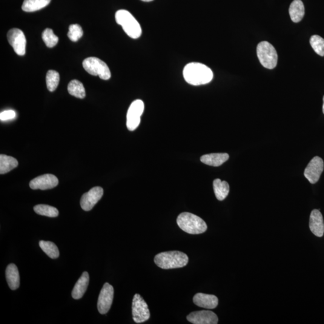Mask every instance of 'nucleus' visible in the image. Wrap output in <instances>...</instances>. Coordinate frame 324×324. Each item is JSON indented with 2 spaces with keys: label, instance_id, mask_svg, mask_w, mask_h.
I'll return each instance as SVG.
<instances>
[{
  "label": "nucleus",
  "instance_id": "nucleus-6",
  "mask_svg": "<svg viewBox=\"0 0 324 324\" xmlns=\"http://www.w3.org/2000/svg\"><path fill=\"white\" fill-rule=\"evenodd\" d=\"M83 67L88 73L93 76H99L100 79L108 80L111 73L108 65L96 57H89L84 60Z\"/></svg>",
  "mask_w": 324,
  "mask_h": 324
},
{
  "label": "nucleus",
  "instance_id": "nucleus-32",
  "mask_svg": "<svg viewBox=\"0 0 324 324\" xmlns=\"http://www.w3.org/2000/svg\"><path fill=\"white\" fill-rule=\"evenodd\" d=\"M323 111L324 114V96L323 97Z\"/></svg>",
  "mask_w": 324,
  "mask_h": 324
},
{
  "label": "nucleus",
  "instance_id": "nucleus-15",
  "mask_svg": "<svg viewBox=\"0 0 324 324\" xmlns=\"http://www.w3.org/2000/svg\"><path fill=\"white\" fill-rule=\"evenodd\" d=\"M310 229L315 236L322 237L324 234V223L323 216L319 210H314L311 212L309 221Z\"/></svg>",
  "mask_w": 324,
  "mask_h": 324
},
{
  "label": "nucleus",
  "instance_id": "nucleus-20",
  "mask_svg": "<svg viewBox=\"0 0 324 324\" xmlns=\"http://www.w3.org/2000/svg\"><path fill=\"white\" fill-rule=\"evenodd\" d=\"M289 15L292 22H299L305 16V6L301 0H294L292 2L289 8Z\"/></svg>",
  "mask_w": 324,
  "mask_h": 324
},
{
  "label": "nucleus",
  "instance_id": "nucleus-22",
  "mask_svg": "<svg viewBox=\"0 0 324 324\" xmlns=\"http://www.w3.org/2000/svg\"><path fill=\"white\" fill-rule=\"evenodd\" d=\"M18 165V162L13 157L1 154L0 156V174H4L13 170Z\"/></svg>",
  "mask_w": 324,
  "mask_h": 324
},
{
  "label": "nucleus",
  "instance_id": "nucleus-17",
  "mask_svg": "<svg viewBox=\"0 0 324 324\" xmlns=\"http://www.w3.org/2000/svg\"><path fill=\"white\" fill-rule=\"evenodd\" d=\"M90 277L87 272H84L80 277L76 285H74L72 292H71V296L73 299L75 300L81 299L83 295L85 293L88 288Z\"/></svg>",
  "mask_w": 324,
  "mask_h": 324
},
{
  "label": "nucleus",
  "instance_id": "nucleus-18",
  "mask_svg": "<svg viewBox=\"0 0 324 324\" xmlns=\"http://www.w3.org/2000/svg\"><path fill=\"white\" fill-rule=\"evenodd\" d=\"M5 277L8 286L11 290H16L19 287L20 277L18 268L14 263H10L5 270Z\"/></svg>",
  "mask_w": 324,
  "mask_h": 324
},
{
  "label": "nucleus",
  "instance_id": "nucleus-21",
  "mask_svg": "<svg viewBox=\"0 0 324 324\" xmlns=\"http://www.w3.org/2000/svg\"><path fill=\"white\" fill-rule=\"evenodd\" d=\"M213 189L216 198L219 200H224L228 195L229 186L225 181L216 179L213 182Z\"/></svg>",
  "mask_w": 324,
  "mask_h": 324
},
{
  "label": "nucleus",
  "instance_id": "nucleus-1",
  "mask_svg": "<svg viewBox=\"0 0 324 324\" xmlns=\"http://www.w3.org/2000/svg\"><path fill=\"white\" fill-rule=\"evenodd\" d=\"M183 76L188 84L200 85L210 82L213 78V73L210 68L202 63H191L185 67Z\"/></svg>",
  "mask_w": 324,
  "mask_h": 324
},
{
  "label": "nucleus",
  "instance_id": "nucleus-12",
  "mask_svg": "<svg viewBox=\"0 0 324 324\" xmlns=\"http://www.w3.org/2000/svg\"><path fill=\"white\" fill-rule=\"evenodd\" d=\"M103 195V189L101 187H94L87 193L83 194L81 203V208L86 211L92 210L94 205L98 202Z\"/></svg>",
  "mask_w": 324,
  "mask_h": 324
},
{
  "label": "nucleus",
  "instance_id": "nucleus-4",
  "mask_svg": "<svg viewBox=\"0 0 324 324\" xmlns=\"http://www.w3.org/2000/svg\"><path fill=\"white\" fill-rule=\"evenodd\" d=\"M117 24L122 25L125 33L132 39H137L141 36L140 25L134 16L128 10H120L116 13Z\"/></svg>",
  "mask_w": 324,
  "mask_h": 324
},
{
  "label": "nucleus",
  "instance_id": "nucleus-7",
  "mask_svg": "<svg viewBox=\"0 0 324 324\" xmlns=\"http://www.w3.org/2000/svg\"><path fill=\"white\" fill-rule=\"evenodd\" d=\"M144 111V103L141 100H136L131 103L127 114V128L133 131L138 127L141 117Z\"/></svg>",
  "mask_w": 324,
  "mask_h": 324
},
{
  "label": "nucleus",
  "instance_id": "nucleus-30",
  "mask_svg": "<svg viewBox=\"0 0 324 324\" xmlns=\"http://www.w3.org/2000/svg\"><path fill=\"white\" fill-rule=\"evenodd\" d=\"M83 30L81 26L77 24L70 25L67 36L71 41L76 42L83 36Z\"/></svg>",
  "mask_w": 324,
  "mask_h": 324
},
{
  "label": "nucleus",
  "instance_id": "nucleus-26",
  "mask_svg": "<svg viewBox=\"0 0 324 324\" xmlns=\"http://www.w3.org/2000/svg\"><path fill=\"white\" fill-rule=\"evenodd\" d=\"M34 211L37 214L50 217H56L59 216V210L54 206L48 205L39 204L34 207Z\"/></svg>",
  "mask_w": 324,
  "mask_h": 324
},
{
  "label": "nucleus",
  "instance_id": "nucleus-14",
  "mask_svg": "<svg viewBox=\"0 0 324 324\" xmlns=\"http://www.w3.org/2000/svg\"><path fill=\"white\" fill-rule=\"evenodd\" d=\"M187 320L194 324H217L219 321L217 315L209 311L192 312L187 317Z\"/></svg>",
  "mask_w": 324,
  "mask_h": 324
},
{
  "label": "nucleus",
  "instance_id": "nucleus-5",
  "mask_svg": "<svg viewBox=\"0 0 324 324\" xmlns=\"http://www.w3.org/2000/svg\"><path fill=\"white\" fill-rule=\"evenodd\" d=\"M257 52L258 59L263 67L268 69L276 67L278 56L273 45L266 41L260 42L257 46Z\"/></svg>",
  "mask_w": 324,
  "mask_h": 324
},
{
  "label": "nucleus",
  "instance_id": "nucleus-13",
  "mask_svg": "<svg viewBox=\"0 0 324 324\" xmlns=\"http://www.w3.org/2000/svg\"><path fill=\"white\" fill-rule=\"evenodd\" d=\"M58 185L59 180L53 174H45L31 180L30 187L33 190L41 189L45 191L56 188Z\"/></svg>",
  "mask_w": 324,
  "mask_h": 324
},
{
  "label": "nucleus",
  "instance_id": "nucleus-10",
  "mask_svg": "<svg viewBox=\"0 0 324 324\" xmlns=\"http://www.w3.org/2000/svg\"><path fill=\"white\" fill-rule=\"evenodd\" d=\"M7 39L14 51L19 56H24L26 51V41L24 33L18 28H13L7 33Z\"/></svg>",
  "mask_w": 324,
  "mask_h": 324
},
{
  "label": "nucleus",
  "instance_id": "nucleus-2",
  "mask_svg": "<svg viewBox=\"0 0 324 324\" xmlns=\"http://www.w3.org/2000/svg\"><path fill=\"white\" fill-rule=\"evenodd\" d=\"M154 262L162 269H168L184 267L188 264V255L180 251L162 252L156 255Z\"/></svg>",
  "mask_w": 324,
  "mask_h": 324
},
{
  "label": "nucleus",
  "instance_id": "nucleus-27",
  "mask_svg": "<svg viewBox=\"0 0 324 324\" xmlns=\"http://www.w3.org/2000/svg\"><path fill=\"white\" fill-rule=\"evenodd\" d=\"M46 81H47L48 90L53 92V91L56 90L59 84V73L56 70H49L47 74V77H46Z\"/></svg>",
  "mask_w": 324,
  "mask_h": 324
},
{
  "label": "nucleus",
  "instance_id": "nucleus-9",
  "mask_svg": "<svg viewBox=\"0 0 324 324\" xmlns=\"http://www.w3.org/2000/svg\"><path fill=\"white\" fill-rule=\"evenodd\" d=\"M114 290L113 286L106 283L100 292L97 309L100 314L104 315L110 311L114 300Z\"/></svg>",
  "mask_w": 324,
  "mask_h": 324
},
{
  "label": "nucleus",
  "instance_id": "nucleus-16",
  "mask_svg": "<svg viewBox=\"0 0 324 324\" xmlns=\"http://www.w3.org/2000/svg\"><path fill=\"white\" fill-rule=\"evenodd\" d=\"M194 305L200 308L213 309L216 308L219 303V300L214 295L197 293L194 297Z\"/></svg>",
  "mask_w": 324,
  "mask_h": 324
},
{
  "label": "nucleus",
  "instance_id": "nucleus-24",
  "mask_svg": "<svg viewBox=\"0 0 324 324\" xmlns=\"http://www.w3.org/2000/svg\"><path fill=\"white\" fill-rule=\"evenodd\" d=\"M68 92L70 95L79 99H84L85 97V90L84 85L77 80L74 79L68 85Z\"/></svg>",
  "mask_w": 324,
  "mask_h": 324
},
{
  "label": "nucleus",
  "instance_id": "nucleus-11",
  "mask_svg": "<svg viewBox=\"0 0 324 324\" xmlns=\"http://www.w3.org/2000/svg\"><path fill=\"white\" fill-rule=\"evenodd\" d=\"M324 161L321 157H314L309 162L304 172V175L309 182L315 184L318 182L324 171Z\"/></svg>",
  "mask_w": 324,
  "mask_h": 324
},
{
  "label": "nucleus",
  "instance_id": "nucleus-29",
  "mask_svg": "<svg viewBox=\"0 0 324 324\" xmlns=\"http://www.w3.org/2000/svg\"><path fill=\"white\" fill-rule=\"evenodd\" d=\"M42 39L48 48H53L59 42V37L54 34L53 30L47 28L42 33Z\"/></svg>",
  "mask_w": 324,
  "mask_h": 324
},
{
  "label": "nucleus",
  "instance_id": "nucleus-33",
  "mask_svg": "<svg viewBox=\"0 0 324 324\" xmlns=\"http://www.w3.org/2000/svg\"><path fill=\"white\" fill-rule=\"evenodd\" d=\"M141 1H145V2H150L153 1V0H141Z\"/></svg>",
  "mask_w": 324,
  "mask_h": 324
},
{
  "label": "nucleus",
  "instance_id": "nucleus-19",
  "mask_svg": "<svg viewBox=\"0 0 324 324\" xmlns=\"http://www.w3.org/2000/svg\"><path fill=\"white\" fill-rule=\"evenodd\" d=\"M229 157L227 153H211L203 155L200 157V161L207 165L219 166L227 161Z\"/></svg>",
  "mask_w": 324,
  "mask_h": 324
},
{
  "label": "nucleus",
  "instance_id": "nucleus-23",
  "mask_svg": "<svg viewBox=\"0 0 324 324\" xmlns=\"http://www.w3.org/2000/svg\"><path fill=\"white\" fill-rule=\"evenodd\" d=\"M51 1V0H24L22 8L27 12H33L47 6Z\"/></svg>",
  "mask_w": 324,
  "mask_h": 324
},
{
  "label": "nucleus",
  "instance_id": "nucleus-8",
  "mask_svg": "<svg viewBox=\"0 0 324 324\" xmlns=\"http://www.w3.org/2000/svg\"><path fill=\"white\" fill-rule=\"evenodd\" d=\"M132 315L134 322L137 324L144 323L150 317V312L147 303L138 294H136L133 297Z\"/></svg>",
  "mask_w": 324,
  "mask_h": 324
},
{
  "label": "nucleus",
  "instance_id": "nucleus-25",
  "mask_svg": "<svg viewBox=\"0 0 324 324\" xmlns=\"http://www.w3.org/2000/svg\"><path fill=\"white\" fill-rule=\"evenodd\" d=\"M40 247L48 256L52 259H57L59 257L60 252L57 246L53 242L41 240L39 242Z\"/></svg>",
  "mask_w": 324,
  "mask_h": 324
},
{
  "label": "nucleus",
  "instance_id": "nucleus-3",
  "mask_svg": "<svg viewBox=\"0 0 324 324\" xmlns=\"http://www.w3.org/2000/svg\"><path fill=\"white\" fill-rule=\"evenodd\" d=\"M177 223L180 229L190 234H202L207 229L204 220L196 215L187 212L181 213L178 216Z\"/></svg>",
  "mask_w": 324,
  "mask_h": 324
},
{
  "label": "nucleus",
  "instance_id": "nucleus-31",
  "mask_svg": "<svg viewBox=\"0 0 324 324\" xmlns=\"http://www.w3.org/2000/svg\"><path fill=\"white\" fill-rule=\"evenodd\" d=\"M16 117L15 112L13 110H7L2 112L0 114V119L1 121L12 120Z\"/></svg>",
  "mask_w": 324,
  "mask_h": 324
},
{
  "label": "nucleus",
  "instance_id": "nucleus-28",
  "mask_svg": "<svg viewBox=\"0 0 324 324\" xmlns=\"http://www.w3.org/2000/svg\"><path fill=\"white\" fill-rule=\"evenodd\" d=\"M310 44L315 53L320 56H324V39L318 35H314L310 39Z\"/></svg>",
  "mask_w": 324,
  "mask_h": 324
}]
</instances>
